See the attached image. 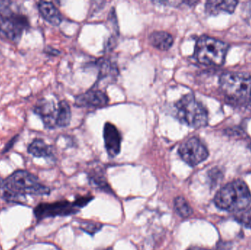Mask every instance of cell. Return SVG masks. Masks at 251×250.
I'll return each instance as SVG.
<instances>
[{"label":"cell","mask_w":251,"mask_h":250,"mask_svg":"<svg viewBox=\"0 0 251 250\" xmlns=\"http://www.w3.org/2000/svg\"><path fill=\"white\" fill-rule=\"evenodd\" d=\"M50 188L41 183L36 176L26 170H17L7 179H0V198L13 204H23L26 195H45Z\"/></svg>","instance_id":"obj_1"},{"label":"cell","mask_w":251,"mask_h":250,"mask_svg":"<svg viewBox=\"0 0 251 250\" xmlns=\"http://www.w3.org/2000/svg\"><path fill=\"white\" fill-rule=\"evenodd\" d=\"M220 87L228 102L246 106L251 101V76L240 72H226L220 77Z\"/></svg>","instance_id":"obj_2"},{"label":"cell","mask_w":251,"mask_h":250,"mask_svg":"<svg viewBox=\"0 0 251 250\" xmlns=\"http://www.w3.org/2000/svg\"><path fill=\"white\" fill-rule=\"evenodd\" d=\"M214 201L218 208L224 211H244L251 203L250 189L243 181H234L217 192Z\"/></svg>","instance_id":"obj_3"},{"label":"cell","mask_w":251,"mask_h":250,"mask_svg":"<svg viewBox=\"0 0 251 250\" xmlns=\"http://www.w3.org/2000/svg\"><path fill=\"white\" fill-rule=\"evenodd\" d=\"M8 1H0V37L19 43L29 27L27 17L10 10Z\"/></svg>","instance_id":"obj_4"},{"label":"cell","mask_w":251,"mask_h":250,"mask_svg":"<svg viewBox=\"0 0 251 250\" xmlns=\"http://www.w3.org/2000/svg\"><path fill=\"white\" fill-rule=\"evenodd\" d=\"M177 117L180 122L194 129L204 127L208 123L206 108L193 94L183 96L176 104Z\"/></svg>","instance_id":"obj_5"},{"label":"cell","mask_w":251,"mask_h":250,"mask_svg":"<svg viewBox=\"0 0 251 250\" xmlns=\"http://www.w3.org/2000/svg\"><path fill=\"white\" fill-rule=\"evenodd\" d=\"M228 48L229 46L226 43L203 35L196 43L195 55L201 64L222 66L225 63Z\"/></svg>","instance_id":"obj_6"},{"label":"cell","mask_w":251,"mask_h":250,"mask_svg":"<svg viewBox=\"0 0 251 250\" xmlns=\"http://www.w3.org/2000/svg\"><path fill=\"white\" fill-rule=\"evenodd\" d=\"M178 154L181 159L191 167L201 164L209 157V151L197 137H191L181 144Z\"/></svg>","instance_id":"obj_7"},{"label":"cell","mask_w":251,"mask_h":250,"mask_svg":"<svg viewBox=\"0 0 251 250\" xmlns=\"http://www.w3.org/2000/svg\"><path fill=\"white\" fill-rule=\"evenodd\" d=\"M79 208L73 203L67 201L51 204H40L34 209V214L38 220L55 217H65L76 214Z\"/></svg>","instance_id":"obj_8"},{"label":"cell","mask_w":251,"mask_h":250,"mask_svg":"<svg viewBox=\"0 0 251 250\" xmlns=\"http://www.w3.org/2000/svg\"><path fill=\"white\" fill-rule=\"evenodd\" d=\"M57 111L58 109L54 101L47 99L39 100L34 109V113L41 117L44 126L48 129L57 127Z\"/></svg>","instance_id":"obj_9"},{"label":"cell","mask_w":251,"mask_h":250,"mask_svg":"<svg viewBox=\"0 0 251 250\" xmlns=\"http://www.w3.org/2000/svg\"><path fill=\"white\" fill-rule=\"evenodd\" d=\"M104 139L106 150L110 157H115L120 153L122 136L117 128L110 123L104 125Z\"/></svg>","instance_id":"obj_10"},{"label":"cell","mask_w":251,"mask_h":250,"mask_svg":"<svg viewBox=\"0 0 251 250\" xmlns=\"http://www.w3.org/2000/svg\"><path fill=\"white\" fill-rule=\"evenodd\" d=\"M76 104L80 107H102L109 102L108 97L101 91H90L78 96Z\"/></svg>","instance_id":"obj_11"},{"label":"cell","mask_w":251,"mask_h":250,"mask_svg":"<svg viewBox=\"0 0 251 250\" xmlns=\"http://www.w3.org/2000/svg\"><path fill=\"white\" fill-rule=\"evenodd\" d=\"M237 4H238V1H234V0L208 1L205 5V9H206V12L208 14L216 16L221 13H234Z\"/></svg>","instance_id":"obj_12"},{"label":"cell","mask_w":251,"mask_h":250,"mask_svg":"<svg viewBox=\"0 0 251 250\" xmlns=\"http://www.w3.org/2000/svg\"><path fill=\"white\" fill-rule=\"evenodd\" d=\"M38 10L42 17L51 24L58 26L62 22V15L58 9L50 1H41Z\"/></svg>","instance_id":"obj_13"},{"label":"cell","mask_w":251,"mask_h":250,"mask_svg":"<svg viewBox=\"0 0 251 250\" xmlns=\"http://www.w3.org/2000/svg\"><path fill=\"white\" fill-rule=\"evenodd\" d=\"M149 41L156 48L166 51L172 46L174 38L171 34L165 31H155L151 34Z\"/></svg>","instance_id":"obj_14"},{"label":"cell","mask_w":251,"mask_h":250,"mask_svg":"<svg viewBox=\"0 0 251 250\" xmlns=\"http://www.w3.org/2000/svg\"><path fill=\"white\" fill-rule=\"evenodd\" d=\"M27 151L37 158H49L53 154L51 146L41 139H34L28 146Z\"/></svg>","instance_id":"obj_15"},{"label":"cell","mask_w":251,"mask_h":250,"mask_svg":"<svg viewBox=\"0 0 251 250\" xmlns=\"http://www.w3.org/2000/svg\"><path fill=\"white\" fill-rule=\"evenodd\" d=\"M57 117L56 126L57 127H66L69 126L72 117L70 107L66 101H60L57 105Z\"/></svg>","instance_id":"obj_16"},{"label":"cell","mask_w":251,"mask_h":250,"mask_svg":"<svg viewBox=\"0 0 251 250\" xmlns=\"http://www.w3.org/2000/svg\"><path fill=\"white\" fill-rule=\"evenodd\" d=\"M174 208L177 214L182 217L187 218L193 214V211L189 203L183 197H177L174 200Z\"/></svg>","instance_id":"obj_17"},{"label":"cell","mask_w":251,"mask_h":250,"mask_svg":"<svg viewBox=\"0 0 251 250\" xmlns=\"http://www.w3.org/2000/svg\"><path fill=\"white\" fill-rule=\"evenodd\" d=\"M81 230L91 235H94L101 230L102 226L100 223H94L92 221H82L79 224Z\"/></svg>","instance_id":"obj_18"},{"label":"cell","mask_w":251,"mask_h":250,"mask_svg":"<svg viewBox=\"0 0 251 250\" xmlns=\"http://www.w3.org/2000/svg\"><path fill=\"white\" fill-rule=\"evenodd\" d=\"M209 176V179L211 182L212 186H216L224 178V173L221 169L215 167V168L212 169L208 173Z\"/></svg>","instance_id":"obj_19"},{"label":"cell","mask_w":251,"mask_h":250,"mask_svg":"<svg viewBox=\"0 0 251 250\" xmlns=\"http://www.w3.org/2000/svg\"><path fill=\"white\" fill-rule=\"evenodd\" d=\"M237 220L246 227H251V208L242 211L237 216Z\"/></svg>","instance_id":"obj_20"},{"label":"cell","mask_w":251,"mask_h":250,"mask_svg":"<svg viewBox=\"0 0 251 250\" xmlns=\"http://www.w3.org/2000/svg\"><path fill=\"white\" fill-rule=\"evenodd\" d=\"M242 12H243L242 14H243V19L247 23L251 24V1H247L243 4Z\"/></svg>","instance_id":"obj_21"},{"label":"cell","mask_w":251,"mask_h":250,"mask_svg":"<svg viewBox=\"0 0 251 250\" xmlns=\"http://www.w3.org/2000/svg\"><path fill=\"white\" fill-rule=\"evenodd\" d=\"M92 199L93 197L90 196V195L89 196L77 197L74 204L78 208H81L82 207L85 206Z\"/></svg>","instance_id":"obj_22"},{"label":"cell","mask_w":251,"mask_h":250,"mask_svg":"<svg viewBox=\"0 0 251 250\" xmlns=\"http://www.w3.org/2000/svg\"><path fill=\"white\" fill-rule=\"evenodd\" d=\"M18 136H19L18 135L17 136H13V137L12 138V139H10V140L9 141L7 144H6L5 146H4V150H3L2 154L7 153V151H10V150L13 148V145H14V144L16 143V141H17Z\"/></svg>","instance_id":"obj_23"},{"label":"cell","mask_w":251,"mask_h":250,"mask_svg":"<svg viewBox=\"0 0 251 250\" xmlns=\"http://www.w3.org/2000/svg\"><path fill=\"white\" fill-rule=\"evenodd\" d=\"M187 250H207L206 249H203V248H199V247H191V248H189Z\"/></svg>","instance_id":"obj_24"},{"label":"cell","mask_w":251,"mask_h":250,"mask_svg":"<svg viewBox=\"0 0 251 250\" xmlns=\"http://www.w3.org/2000/svg\"><path fill=\"white\" fill-rule=\"evenodd\" d=\"M101 250H113V248H107V249H104Z\"/></svg>","instance_id":"obj_25"}]
</instances>
